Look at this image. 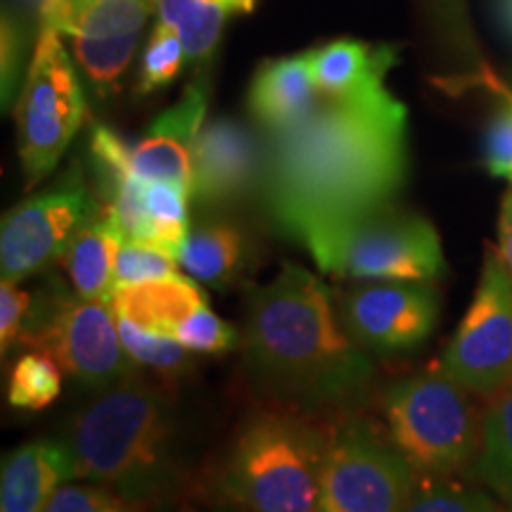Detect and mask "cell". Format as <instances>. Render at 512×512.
Here are the masks:
<instances>
[{"instance_id":"1","label":"cell","mask_w":512,"mask_h":512,"mask_svg":"<svg viewBox=\"0 0 512 512\" xmlns=\"http://www.w3.org/2000/svg\"><path fill=\"white\" fill-rule=\"evenodd\" d=\"M261 195L280 230H313L389 207L408 171V110L384 86L320 98L309 117L268 133Z\"/></svg>"},{"instance_id":"2","label":"cell","mask_w":512,"mask_h":512,"mask_svg":"<svg viewBox=\"0 0 512 512\" xmlns=\"http://www.w3.org/2000/svg\"><path fill=\"white\" fill-rule=\"evenodd\" d=\"M245 363L256 389L302 411L351 406L375 377L328 287L294 264L249 297Z\"/></svg>"},{"instance_id":"3","label":"cell","mask_w":512,"mask_h":512,"mask_svg":"<svg viewBox=\"0 0 512 512\" xmlns=\"http://www.w3.org/2000/svg\"><path fill=\"white\" fill-rule=\"evenodd\" d=\"M74 479L107 486L133 510L162 508L183 484L176 420L164 389L140 375L114 384L69 422Z\"/></svg>"},{"instance_id":"4","label":"cell","mask_w":512,"mask_h":512,"mask_svg":"<svg viewBox=\"0 0 512 512\" xmlns=\"http://www.w3.org/2000/svg\"><path fill=\"white\" fill-rule=\"evenodd\" d=\"M330 434L302 408L259 411L230 448L223 491L247 512H320Z\"/></svg>"},{"instance_id":"5","label":"cell","mask_w":512,"mask_h":512,"mask_svg":"<svg viewBox=\"0 0 512 512\" xmlns=\"http://www.w3.org/2000/svg\"><path fill=\"white\" fill-rule=\"evenodd\" d=\"M470 394L439 370L406 377L382 392L387 434L420 477L446 479L477 460L484 413Z\"/></svg>"},{"instance_id":"6","label":"cell","mask_w":512,"mask_h":512,"mask_svg":"<svg viewBox=\"0 0 512 512\" xmlns=\"http://www.w3.org/2000/svg\"><path fill=\"white\" fill-rule=\"evenodd\" d=\"M304 245L320 271L339 278L430 283L446 271L437 228L392 204L313 230Z\"/></svg>"},{"instance_id":"7","label":"cell","mask_w":512,"mask_h":512,"mask_svg":"<svg viewBox=\"0 0 512 512\" xmlns=\"http://www.w3.org/2000/svg\"><path fill=\"white\" fill-rule=\"evenodd\" d=\"M17 344L53 356L62 373L95 394L138 375L119 337L114 306L67 294L62 287L34 297Z\"/></svg>"},{"instance_id":"8","label":"cell","mask_w":512,"mask_h":512,"mask_svg":"<svg viewBox=\"0 0 512 512\" xmlns=\"http://www.w3.org/2000/svg\"><path fill=\"white\" fill-rule=\"evenodd\" d=\"M418 472L373 418L344 413L330 434L320 475V512H403Z\"/></svg>"},{"instance_id":"9","label":"cell","mask_w":512,"mask_h":512,"mask_svg":"<svg viewBox=\"0 0 512 512\" xmlns=\"http://www.w3.org/2000/svg\"><path fill=\"white\" fill-rule=\"evenodd\" d=\"M55 29H41L17 105V145L27 188L53 174L86 121V98Z\"/></svg>"},{"instance_id":"10","label":"cell","mask_w":512,"mask_h":512,"mask_svg":"<svg viewBox=\"0 0 512 512\" xmlns=\"http://www.w3.org/2000/svg\"><path fill=\"white\" fill-rule=\"evenodd\" d=\"M437 370L475 396H491L512 380V280L496 249L486 254L475 299Z\"/></svg>"},{"instance_id":"11","label":"cell","mask_w":512,"mask_h":512,"mask_svg":"<svg viewBox=\"0 0 512 512\" xmlns=\"http://www.w3.org/2000/svg\"><path fill=\"white\" fill-rule=\"evenodd\" d=\"M100 204L72 171L55 188L29 197L8 211L0 228V271L3 280L22 283L53 259H60L74 233Z\"/></svg>"},{"instance_id":"12","label":"cell","mask_w":512,"mask_h":512,"mask_svg":"<svg viewBox=\"0 0 512 512\" xmlns=\"http://www.w3.org/2000/svg\"><path fill=\"white\" fill-rule=\"evenodd\" d=\"M339 318L361 349L384 356L401 354L432 335L439 299L425 283L366 285L344 294Z\"/></svg>"},{"instance_id":"13","label":"cell","mask_w":512,"mask_h":512,"mask_svg":"<svg viewBox=\"0 0 512 512\" xmlns=\"http://www.w3.org/2000/svg\"><path fill=\"white\" fill-rule=\"evenodd\" d=\"M150 12L152 0H95L76 15L69 38L100 95L117 88Z\"/></svg>"},{"instance_id":"14","label":"cell","mask_w":512,"mask_h":512,"mask_svg":"<svg viewBox=\"0 0 512 512\" xmlns=\"http://www.w3.org/2000/svg\"><path fill=\"white\" fill-rule=\"evenodd\" d=\"M261 166L264 152L240 121H209L192 143L190 197L197 204L238 200L261 181Z\"/></svg>"},{"instance_id":"15","label":"cell","mask_w":512,"mask_h":512,"mask_svg":"<svg viewBox=\"0 0 512 512\" xmlns=\"http://www.w3.org/2000/svg\"><path fill=\"white\" fill-rule=\"evenodd\" d=\"M67 479H74V463L64 441H27L3 460L0 512H43Z\"/></svg>"},{"instance_id":"16","label":"cell","mask_w":512,"mask_h":512,"mask_svg":"<svg viewBox=\"0 0 512 512\" xmlns=\"http://www.w3.org/2000/svg\"><path fill=\"white\" fill-rule=\"evenodd\" d=\"M320 95L311 57L294 55L264 62L249 88V112L268 133L285 131L316 110Z\"/></svg>"},{"instance_id":"17","label":"cell","mask_w":512,"mask_h":512,"mask_svg":"<svg viewBox=\"0 0 512 512\" xmlns=\"http://www.w3.org/2000/svg\"><path fill=\"white\" fill-rule=\"evenodd\" d=\"M126 238L119 223L105 207L91 216L76 230L74 238L60 254V264L69 275L74 294L81 299L112 304L117 285H114V266H117L119 247Z\"/></svg>"},{"instance_id":"18","label":"cell","mask_w":512,"mask_h":512,"mask_svg":"<svg viewBox=\"0 0 512 512\" xmlns=\"http://www.w3.org/2000/svg\"><path fill=\"white\" fill-rule=\"evenodd\" d=\"M114 313L133 320L140 328L157 335H176L178 325L200 306H207V297L195 280L171 275L162 280L128 285L114 294Z\"/></svg>"},{"instance_id":"19","label":"cell","mask_w":512,"mask_h":512,"mask_svg":"<svg viewBox=\"0 0 512 512\" xmlns=\"http://www.w3.org/2000/svg\"><path fill=\"white\" fill-rule=\"evenodd\" d=\"M309 57L323 98H349L384 86V74L394 64L389 48H370L358 41H332L311 50Z\"/></svg>"},{"instance_id":"20","label":"cell","mask_w":512,"mask_h":512,"mask_svg":"<svg viewBox=\"0 0 512 512\" xmlns=\"http://www.w3.org/2000/svg\"><path fill=\"white\" fill-rule=\"evenodd\" d=\"M247 254L245 235L230 223L214 221L190 230L178 264L202 285L226 290L245 271Z\"/></svg>"},{"instance_id":"21","label":"cell","mask_w":512,"mask_h":512,"mask_svg":"<svg viewBox=\"0 0 512 512\" xmlns=\"http://www.w3.org/2000/svg\"><path fill=\"white\" fill-rule=\"evenodd\" d=\"M475 475L505 501H512V380L489 396Z\"/></svg>"},{"instance_id":"22","label":"cell","mask_w":512,"mask_h":512,"mask_svg":"<svg viewBox=\"0 0 512 512\" xmlns=\"http://www.w3.org/2000/svg\"><path fill=\"white\" fill-rule=\"evenodd\" d=\"M159 22L178 31L185 62L202 64L214 53L230 8L214 0H157Z\"/></svg>"},{"instance_id":"23","label":"cell","mask_w":512,"mask_h":512,"mask_svg":"<svg viewBox=\"0 0 512 512\" xmlns=\"http://www.w3.org/2000/svg\"><path fill=\"white\" fill-rule=\"evenodd\" d=\"M131 174L143 181L176 183L181 188L192 185V143L171 133L147 131L143 143L128 152Z\"/></svg>"},{"instance_id":"24","label":"cell","mask_w":512,"mask_h":512,"mask_svg":"<svg viewBox=\"0 0 512 512\" xmlns=\"http://www.w3.org/2000/svg\"><path fill=\"white\" fill-rule=\"evenodd\" d=\"M190 190L176 183L145 181V209L152 221V245L178 259L188 238Z\"/></svg>"},{"instance_id":"25","label":"cell","mask_w":512,"mask_h":512,"mask_svg":"<svg viewBox=\"0 0 512 512\" xmlns=\"http://www.w3.org/2000/svg\"><path fill=\"white\" fill-rule=\"evenodd\" d=\"M62 392V368L48 354H24L10 373L8 403L19 411H43Z\"/></svg>"},{"instance_id":"26","label":"cell","mask_w":512,"mask_h":512,"mask_svg":"<svg viewBox=\"0 0 512 512\" xmlns=\"http://www.w3.org/2000/svg\"><path fill=\"white\" fill-rule=\"evenodd\" d=\"M117 328L128 356L140 366L152 368L166 380H176L192 366L188 349L176 337L157 335V332L140 328L133 320L121 316H117Z\"/></svg>"},{"instance_id":"27","label":"cell","mask_w":512,"mask_h":512,"mask_svg":"<svg viewBox=\"0 0 512 512\" xmlns=\"http://www.w3.org/2000/svg\"><path fill=\"white\" fill-rule=\"evenodd\" d=\"M185 64V50L178 31L169 24L157 22L155 31H152L150 41H147L143 62H140V76H138V93L150 95L159 91V88L169 86L171 81L181 74Z\"/></svg>"},{"instance_id":"28","label":"cell","mask_w":512,"mask_h":512,"mask_svg":"<svg viewBox=\"0 0 512 512\" xmlns=\"http://www.w3.org/2000/svg\"><path fill=\"white\" fill-rule=\"evenodd\" d=\"M403 512H505L494 498L470 486L444 482V479L427 477L418 482V489Z\"/></svg>"},{"instance_id":"29","label":"cell","mask_w":512,"mask_h":512,"mask_svg":"<svg viewBox=\"0 0 512 512\" xmlns=\"http://www.w3.org/2000/svg\"><path fill=\"white\" fill-rule=\"evenodd\" d=\"M176 256L164 252L155 245H145V242L126 240L119 247L117 266H114V285L117 292L121 287L147 283V280H162L171 278L176 273Z\"/></svg>"},{"instance_id":"30","label":"cell","mask_w":512,"mask_h":512,"mask_svg":"<svg viewBox=\"0 0 512 512\" xmlns=\"http://www.w3.org/2000/svg\"><path fill=\"white\" fill-rule=\"evenodd\" d=\"M174 337L185 349L197 351V354H226L238 344V330L207 306H200L195 313H190L178 325Z\"/></svg>"},{"instance_id":"31","label":"cell","mask_w":512,"mask_h":512,"mask_svg":"<svg viewBox=\"0 0 512 512\" xmlns=\"http://www.w3.org/2000/svg\"><path fill=\"white\" fill-rule=\"evenodd\" d=\"M43 512H136L124 498L100 484H62Z\"/></svg>"},{"instance_id":"32","label":"cell","mask_w":512,"mask_h":512,"mask_svg":"<svg viewBox=\"0 0 512 512\" xmlns=\"http://www.w3.org/2000/svg\"><path fill=\"white\" fill-rule=\"evenodd\" d=\"M484 164L491 176L512 183V100H508V105H503L486 126Z\"/></svg>"},{"instance_id":"33","label":"cell","mask_w":512,"mask_h":512,"mask_svg":"<svg viewBox=\"0 0 512 512\" xmlns=\"http://www.w3.org/2000/svg\"><path fill=\"white\" fill-rule=\"evenodd\" d=\"M31 306H34V297L29 292L19 290L17 283L3 280V287H0V347H3V354L17 347L29 320Z\"/></svg>"},{"instance_id":"34","label":"cell","mask_w":512,"mask_h":512,"mask_svg":"<svg viewBox=\"0 0 512 512\" xmlns=\"http://www.w3.org/2000/svg\"><path fill=\"white\" fill-rule=\"evenodd\" d=\"M498 254H501L512 280V188L505 192L501 219H498Z\"/></svg>"},{"instance_id":"35","label":"cell","mask_w":512,"mask_h":512,"mask_svg":"<svg viewBox=\"0 0 512 512\" xmlns=\"http://www.w3.org/2000/svg\"><path fill=\"white\" fill-rule=\"evenodd\" d=\"M48 3L50 0H12V5H15L24 17H29L31 22H36L38 29H41V17Z\"/></svg>"},{"instance_id":"36","label":"cell","mask_w":512,"mask_h":512,"mask_svg":"<svg viewBox=\"0 0 512 512\" xmlns=\"http://www.w3.org/2000/svg\"><path fill=\"white\" fill-rule=\"evenodd\" d=\"M496 15L501 19L505 34L512 38V0H494Z\"/></svg>"},{"instance_id":"37","label":"cell","mask_w":512,"mask_h":512,"mask_svg":"<svg viewBox=\"0 0 512 512\" xmlns=\"http://www.w3.org/2000/svg\"><path fill=\"white\" fill-rule=\"evenodd\" d=\"M69 3H72V5H74V8L81 12L83 8H86V5H91V3H95V0H69Z\"/></svg>"},{"instance_id":"38","label":"cell","mask_w":512,"mask_h":512,"mask_svg":"<svg viewBox=\"0 0 512 512\" xmlns=\"http://www.w3.org/2000/svg\"><path fill=\"white\" fill-rule=\"evenodd\" d=\"M230 512H247V510H242V508H238V510H230Z\"/></svg>"}]
</instances>
